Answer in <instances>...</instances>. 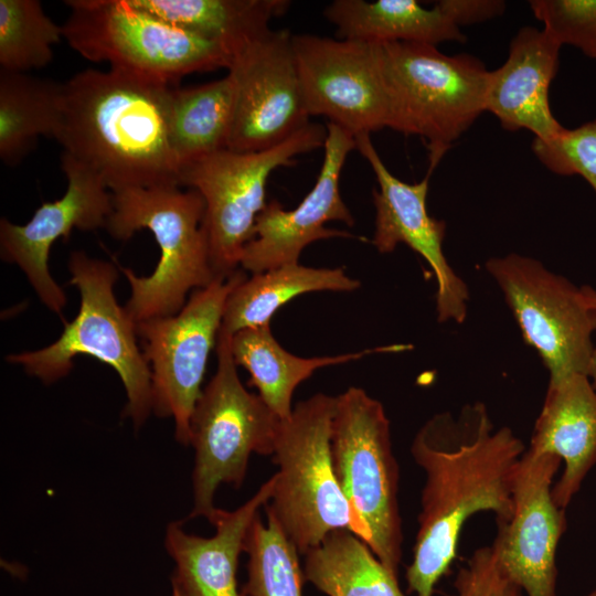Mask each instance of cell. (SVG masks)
I'll list each match as a JSON object with an SVG mask.
<instances>
[{
    "mask_svg": "<svg viewBox=\"0 0 596 596\" xmlns=\"http://www.w3.org/2000/svg\"><path fill=\"white\" fill-rule=\"evenodd\" d=\"M525 449L511 428L494 427L481 402L464 405L456 415L437 413L417 430L409 450L425 482L406 568L408 592L433 596L473 514L492 512L496 521L509 518L514 472Z\"/></svg>",
    "mask_w": 596,
    "mask_h": 596,
    "instance_id": "cell-1",
    "label": "cell"
},
{
    "mask_svg": "<svg viewBox=\"0 0 596 596\" xmlns=\"http://www.w3.org/2000/svg\"><path fill=\"white\" fill-rule=\"evenodd\" d=\"M170 86L114 68L82 71L63 83L54 139L110 192L180 187L167 123Z\"/></svg>",
    "mask_w": 596,
    "mask_h": 596,
    "instance_id": "cell-2",
    "label": "cell"
},
{
    "mask_svg": "<svg viewBox=\"0 0 596 596\" xmlns=\"http://www.w3.org/2000/svg\"><path fill=\"white\" fill-rule=\"evenodd\" d=\"M113 193L114 210L106 230L117 240L149 230L160 248L153 273L137 276L121 267L131 294L125 308L135 320L177 315L191 289L209 286L219 277L213 268L204 228L205 203L201 194L178 185L130 188Z\"/></svg>",
    "mask_w": 596,
    "mask_h": 596,
    "instance_id": "cell-3",
    "label": "cell"
},
{
    "mask_svg": "<svg viewBox=\"0 0 596 596\" xmlns=\"http://www.w3.org/2000/svg\"><path fill=\"white\" fill-rule=\"evenodd\" d=\"M70 284L81 295L77 316L65 322L61 336L45 348L7 356L10 363L45 384L65 377L79 354L113 368L127 396L123 416L138 429L152 413L151 371L138 345L136 322L115 297L118 269L113 263L75 251L68 259Z\"/></svg>",
    "mask_w": 596,
    "mask_h": 596,
    "instance_id": "cell-4",
    "label": "cell"
},
{
    "mask_svg": "<svg viewBox=\"0 0 596 596\" xmlns=\"http://www.w3.org/2000/svg\"><path fill=\"white\" fill-rule=\"evenodd\" d=\"M336 396L317 393L280 419L273 451L278 471L265 505L299 554L328 534L349 530L366 542L368 532L336 478L331 427Z\"/></svg>",
    "mask_w": 596,
    "mask_h": 596,
    "instance_id": "cell-5",
    "label": "cell"
},
{
    "mask_svg": "<svg viewBox=\"0 0 596 596\" xmlns=\"http://www.w3.org/2000/svg\"><path fill=\"white\" fill-rule=\"evenodd\" d=\"M390 99L389 128L423 139L433 171L485 111L490 72L468 54L414 42L379 43Z\"/></svg>",
    "mask_w": 596,
    "mask_h": 596,
    "instance_id": "cell-6",
    "label": "cell"
},
{
    "mask_svg": "<svg viewBox=\"0 0 596 596\" xmlns=\"http://www.w3.org/2000/svg\"><path fill=\"white\" fill-rule=\"evenodd\" d=\"M63 39L82 57L110 68L173 84L185 75L228 68L217 43L141 9L131 0H67Z\"/></svg>",
    "mask_w": 596,
    "mask_h": 596,
    "instance_id": "cell-7",
    "label": "cell"
},
{
    "mask_svg": "<svg viewBox=\"0 0 596 596\" xmlns=\"http://www.w3.org/2000/svg\"><path fill=\"white\" fill-rule=\"evenodd\" d=\"M331 456L340 488L366 529L365 543L397 576L403 545L398 465L385 409L361 387L336 396Z\"/></svg>",
    "mask_w": 596,
    "mask_h": 596,
    "instance_id": "cell-8",
    "label": "cell"
},
{
    "mask_svg": "<svg viewBox=\"0 0 596 596\" xmlns=\"http://www.w3.org/2000/svg\"><path fill=\"white\" fill-rule=\"evenodd\" d=\"M231 337L220 329L217 369L202 390L191 418L190 445L195 451L191 519L212 517L216 510L214 496L222 483L234 488L243 485L252 454L272 456L274 451L280 418L242 384Z\"/></svg>",
    "mask_w": 596,
    "mask_h": 596,
    "instance_id": "cell-9",
    "label": "cell"
},
{
    "mask_svg": "<svg viewBox=\"0 0 596 596\" xmlns=\"http://www.w3.org/2000/svg\"><path fill=\"white\" fill-rule=\"evenodd\" d=\"M327 127L309 123L284 142L260 151L224 149L180 170L179 185L198 191L205 203L204 228L217 276L237 270L254 237L257 216L266 206L272 172L295 163L299 155L324 146Z\"/></svg>",
    "mask_w": 596,
    "mask_h": 596,
    "instance_id": "cell-10",
    "label": "cell"
},
{
    "mask_svg": "<svg viewBox=\"0 0 596 596\" xmlns=\"http://www.w3.org/2000/svg\"><path fill=\"white\" fill-rule=\"evenodd\" d=\"M245 278L243 269L228 277L219 276L209 286L194 290L177 315L136 323L151 371L152 413L173 417L175 439L181 445L191 441V418L226 299Z\"/></svg>",
    "mask_w": 596,
    "mask_h": 596,
    "instance_id": "cell-11",
    "label": "cell"
},
{
    "mask_svg": "<svg viewBox=\"0 0 596 596\" xmlns=\"http://www.w3.org/2000/svg\"><path fill=\"white\" fill-rule=\"evenodd\" d=\"M485 267L503 292L524 341L549 370L550 381L587 375L595 349L596 308L582 287L540 260L515 253L490 258Z\"/></svg>",
    "mask_w": 596,
    "mask_h": 596,
    "instance_id": "cell-12",
    "label": "cell"
},
{
    "mask_svg": "<svg viewBox=\"0 0 596 596\" xmlns=\"http://www.w3.org/2000/svg\"><path fill=\"white\" fill-rule=\"evenodd\" d=\"M292 45L309 116H324L354 138L389 128L379 43L294 34Z\"/></svg>",
    "mask_w": 596,
    "mask_h": 596,
    "instance_id": "cell-13",
    "label": "cell"
},
{
    "mask_svg": "<svg viewBox=\"0 0 596 596\" xmlns=\"http://www.w3.org/2000/svg\"><path fill=\"white\" fill-rule=\"evenodd\" d=\"M292 35L269 29L233 55L227 74L235 102L227 149H269L309 124Z\"/></svg>",
    "mask_w": 596,
    "mask_h": 596,
    "instance_id": "cell-14",
    "label": "cell"
},
{
    "mask_svg": "<svg viewBox=\"0 0 596 596\" xmlns=\"http://www.w3.org/2000/svg\"><path fill=\"white\" fill-rule=\"evenodd\" d=\"M561 464L557 456L525 449L514 472L511 514L496 521L498 561L528 596H556V551L566 518L552 490Z\"/></svg>",
    "mask_w": 596,
    "mask_h": 596,
    "instance_id": "cell-15",
    "label": "cell"
},
{
    "mask_svg": "<svg viewBox=\"0 0 596 596\" xmlns=\"http://www.w3.org/2000/svg\"><path fill=\"white\" fill-rule=\"evenodd\" d=\"M61 168L67 179L62 198L44 202L23 225L6 217L0 220L2 260L15 264L42 304L58 316H62L67 299L50 273L52 245L61 237L66 241L74 228L106 227L114 210L113 193L97 173L64 152Z\"/></svg>",
    "mask_w": 596,
    "mask_h": 596,
    "instance_id": "cell-16",
    "label": "cell"
},
{
    "mask_svg": "<svg viewBox=\"0 0 596 596\" xmlns=\"http://www.w3.org/2000/svg\"><path fill=\"white\" fill-rule=\"evenodd\" d=\"M355 149L370 163L379 189L373 191L375 230L372 244L381 254L392 253L401 243L419 254L430 266L437 281L436 311L439 322H464L469 299L468 287L448 264L443 241L446 224L427 212L429 187L426 177L407 183L393 175L374 148L370 135H360Z\"/></svg>",
    "mask_w": 596,
    "mask_h": 596,
    "instance_id": "cell-17",
    "label": "cell"
},
{
    "mask_svg": "<svg viewBox=\"0 0 596 596\" xmlns=\"http://www.w3.org/2000/svg\"><path fill=\"white\" fill-rule=\"evenodd\" d=\"M324 156L310 192L292 210L277 200L267 202L256 220L254 237L245 246L241 266L253 274L299 262L302 249L318 240L353 237L345 231L328 228L331 221L352 226L354 219L342 200L339 182L345 159L355 149V139L341 127L328 123Z\"/></svg>",
    "mask_w": 596,
    "mask_h": 596,
    "instance_id": "cell-18",
    "label": "cell"
},
{
    "mask_svg": "<svg viewBox=\"0 0 596 596\" xmlns=\"http://www.w3.org/2000/svg\"><path fill=\"white\" fill-rule=\"evenodd\" d=\"M273 476L255 494L233 511L216 508L209 522L210 538L184 531L183 522H170L164 546L175 563L171 584L183 596H246L237 587V566L251 524L273 494Z\"/></svg>",
    "mask_w": 596,
    "mask_h": 596,
    "instance_id": "cell-19",
    "label": "cell"
},
{
    "mask_svg": "<svg viewBox=\"0 0 596 596\" xmlns=\"http://www.w3.org/2000/svg\"><path fill=\"white\" fill-rule=\"evenodd\" d=\"M561 44L544 29L525 26L511 40L505 62L490 72L485 111L509 131L530 130L550 139L564 127L553 116L549 91L558 70Z\"/></svg>",
    "mask_w": 596,
    "mask_h": 596,
    "instance_id": "cell-20",
    "label": "cell"
},
{
    "mask_svg": "<svg viewBox=\"0 0 596 596\" xmlns=\"http://www.w3.org/2000/svg\"><path fill=\"white\" fill-rule=\"evenodd\" d=\"M526 450L564 462L553 485L556 504L566 509L596 465V390L585 374L550 381Z\"/></svg>",
    "mask_w": 596,
    "mask_h": 596,
    "instance_id": "cell-21",
    "label": "cell"
},
{
    "mask_svg": "<svg viewBox=\"0 0 596 596\" xmlns=\"http://www.w3.org/2000/svg\"><path fill=\"white\" fill-rule=\"evenodd\" d=\"M411 348L395 344L338 355L302 358L278 343L270 324L244 329L231 337L235 363L248 371V385L257 389L258 395L280 419L290 416L297 386L317 370L356 361L373 353L400 352Z\"/></svg>",
    "mask_w": 596,
    "mask_h": 596,
    "instance_id": "cell-22",
    "label": "cell"
},
{
    "mask_svg": "<svg viewBox=\"0 0 596 596\" xmlns=\"http://www.w3.org/2000/svg\"><path fill=\"white\" fill-rule=\"evenodd\" d=\"M323 15L336 26L338 39L343 40L435 46L466 41L460 28L437 3L426 9L415 0H334Z\"/></svg>",
    "mask_w": 596,
    "mask_h": 596,
    "instance_id": "cell-23",
    "label": "cell"
},
{
    "mask_svg": "<svg viewBox=\"0 0 596 596\" xmlns=\"http://www.w3.org/2000/svg\"><path fill=\"white\" fill-rule=\"evenodd\" d=\"M360 281L342 268L283 265L242 280L228 295L221 331L236 332L270 324L276 311L291 299L313 291H353Z\"/></svg>",
    "mask_w": 596,
    "mask_h": 596,
    "instance_id": "cell-24",
    "label": "cell"
},
{
    "mask_svg": "<svg viewBox=\"0 0 596 596\" xmlns=\"http://www.w3.org/2000/svg\"><path fill=\"white\" fill-rule=\"evenodd\" d=\"M234 102V83L228 74L191 87L170 86L167 123L179 171L196 160L227 149Z\"/></svg>",
    "mask_w": 596,
    "mask_h": 596,
    "instance_id": "cell-25",
    "label": "cell"
},
{
    "mask_svg": "<svg viewBox=\"0 0 596 596\" xmlns=\"http://www.w3.org/2000/svg\"><path fill=\"white\" fill-rule=\"evenodd\" d=\"M181 29L220 44L231 58L269 30L284 14L287 0H131Z\"/></svg>",
    "mask_w": 596,
    "mask_h": 596,
    "instance_id": "cell-26",
    "label": "cell"
},
{
    "mask_svg": "<svg viewBox=\"0 0 596 596\" xmlns=\"http://www.w3.org/2000/svg\"><path fill=\"white\" fill-rule=\"evenodd\" d=\"M63 84L28 73L0 70V159L19 164L40 136L54 138L62 108Z\"/></svg>",
    "mask_w": 596,
    "mask_h": 596,
    "instance_id": "cell-27",
    "label": "cell"
},
{
    "mask_svg": "<svg viewBox=\"0 0 596 596\" xmlns=\"http://www.w3.org/2000/svg\"><path fill=\"white\" fill-rule=\"evenodd\" d=\"M302 574L327 596H405L397 576L349 530L333 531L309 550Z\"/></svg>",
    "mask_w": 596,
    "mask_h": 596,
    "instance_id": "cell-28",
    "label": "cell"
},
{
    "mask_svg": "<svg viewBox=\"0 0 596 596\" xmlns=\"http://www.w3.org/2000/svg\"><path fill=\"white\" fill-rule=\"evenodd\" d=\"M266 520L264 523L258 514L244 541L248 577L243 593L246 596H302L299 552L268 511Z\"/></svg>",
    "mask_w": 596,
    "mask_h": 596,
    "instance_id": "cell-29",
    "label": "cell"
},
{
    "mask_svg": "<svg viewBox=\"0 0 596 596\" xmlns=\"http://www.w3.org/2000/svg\"><path fill=\"white\" fill-rule=\"evenodd\" d=\"M63 28L38 0H0V70L28 73L53 60Z\"/></svg>",
    "mask_w": 596,
    "mask_h": 596,
    "instance_id": "cell-30",
    "label": "cell"
},
{
    "mask_svg": "<svg viewBox=\"0 0 596 596\" xmlns=\"http://www.w3.org/2000/svg\"><path fill=\"white\" fill-rule=\"evenodd\" d=\"M532 150L550 171L578 174L596 193V119L574 129L563 128L550 139L534 138Z\"/></svg>",
    "mask_w": 596,
    "mask_h": 596,
    "instance_id": "cell-31",
    "label": "cell"
},
{
    "mask_svg": "<svg viewBox=\"0 0 596 596\" xmlns=\"http://www.w3.org/2000/svg\"><path fill=\"white\" fill-rule=\"evenodd\" d=\"M529 6L561 45H573L596 58V0H532Z\"/></svg>",
    "mask_w": 596,
    "mask_h": 596,
    "instance_id": "cell-32",
    "label": "cell"
},
{
    "mask_svg": "<svg viewBox=\"0 0 596 596\" xmlns=\"http://www.w3.org/2000/svg\"><path fill=\"white\" fill-rule=\"evenodd\" d=\"M454 587L455 596H522L523 592L500 565L492 544L472 553L458 571Z\"/></svg>",
    "mask_w": 596,
    "mask_h": 596,
    "instance_id": "cell-33",
    "label": "cell"
},
{
    "mask_svg": "<svg viewBox=\"0 0 596 596\" xmlns=\"http://www.w3.org/2000/svg\"><path fill=\"white\" fill-rule=\"evenodd\" d=\"M436 3L459 28L492 19L505 8L504 1L499 0H440Z\"/></svg>",
    "mask_w": 596,
    "mask_h": 596,
    "instance_id": "cell-34",
    "label": "cell"
},
{
    "mask_svg": "<svg viewBox=\"0 0 596 596\" xmlns=\"http://www.w3.org/2000/svg\"><path fill=\"white\" fill-rule=\"evenodd\" d=\"M582 289H583L588 302L594 308H596V290L594 288L589 287V286H583ZM587 376L590 380L592 385L596 390V348L594 349V352H593V355H592V359H590Z\"/></svg>",
    "mask_w": 596,
    "mask_h": 596,
    "instance_id": "cell-35",
    "label": "cell"
},
{
    "mask_svg": "<svg viewBox=\"0 0 596 596\" xmlns=\"http://www.w3.org/2000/svg\"><path fill=\"white\" fill-rule=\"evenodd\" d=\"M172 596H183L182 593L172 585Z\"/></svg>",
    "mask_w": 596,
    "mask_h": 596,
    "instance_id": "cell-36",
    "label": "cell"
},
{
    "mask_svg": "<svg viewBox=\"0 0 596 596\" xmlns=\"http://www.w3.org/2000/svg\"><path fill=\"white\" fill-rule=\"evenodd\" d=\"M585 596H596V588L593 589L590 593H588V594L585 595Z\"/></svg>",
    "mask_w": 596,
    "mask_h": 596,
    "instance_id": "cell-37",
    "label": "cell"
}]
</instances>
